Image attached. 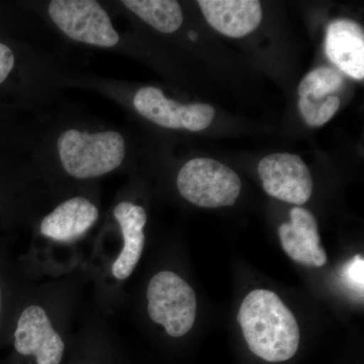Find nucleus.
Wrapping results in <instances>:
<instances>
[{"mask_svg": "<svg viewBox=\"0 0 364 364\" xmlns=\"http://www.w3.org/2000/svg\"><path fill=\"white\" fill-rule=\"evenodd\" d=\"M238 321L254 355L273 363L296 355L299 345L298 322L277 294L267 289L251 291L242 303Z\"/></svg>", "mask_w": 364, "mask_h": 364, "instance_id": "nucleus-1", "label": "nucleus"}, {"mask_svg": "<svg viewBox=\"0 0 364 364\" xmlns=\"http://www.w3.org/2000/svg\"><path fill=\"white\" fill-rule=\"evenodd\" d=\"M60 159L69 176L77 179L95 178L117 169L124 161V141L121 134L64 132L58 140Z\"/></svg>", "mask_w": 364, "mask_h": 364, "instance_id": "nucleus-2", "label": "nucleus"}, {"mask_svg": "<svg viewBox=\"0 0 364 364\" xmlns=\"http://www.w3.org/2000/svg\"><path fill=\"white\" fill-rule=\"evenodd\" d=\"M9 337L18 355L33 358L37 364H61L65 341L51 314L42 304L20 301Z\"/></svg>", "mask_w": 364, "mask_h": 364, "instance_id": "nucleus-3", "label": "nucleus"}, {"mask_svg": "<svg viewBox=\"0 0 364 364\" xmlns=\"http://www.w3.org/2000/svg\"><path fill=\"white\" fill-rule=\"evenodd\" d=\"M147 301L151 320L161 325L170 337L179 338L193 329L198 306L196 294L177 273H156L148 284Z\"/></svg>", "mask_w": 364, "mask_h": 364, "instance_id": "nucleus-4", "label": "nucleus"}, {"mask_svg": "<svg viewBox=\"0 0 364 364\" xmlns=\"http://www.w3.org/2000/svg\"><path fill=\"white\" fill-rule=\"evenodd\" d=\"M179 193L200 208L233 205L241 191L238 174L222 163L196 158L184 165L177 176Z\"/></svg>", "mask_w": 364, "mask_h": 364, "instance_id": "nucleus-5", "label": "nucleus"}, {"mask_svg": "<svg viewBox=\"0 0 364 364\" xmlns=\"http://www.w3.org/2000/svg\"><path fill=\"white\" fill-rule=\"evenodd\" d=\"M49 14L60 30L71 39L98 47L119 43L111 18L95 0H53Z\"/></svg>", "mask_w": 364, "mask_h": 364, "instance_id": "nucleus-6", "label": "nucleus"}, {"mask_svg": "<svg viewBox=\"0 0 364 364\" xmlns=\"http://www.w3.org/2000/svg\"><path fill=\"white\" fill-rule=\"evenodd\" d=\"M258 174L268 195L282 202L301 205L312 196V174L298 155L277 153L262 158Z\"/></svg>", "mask_w": 364, "mask_h": 364, "instance_id": "nucleus-7", "label": "nucleus"}, {"mask_svg": "<svg viewBox=\"0 0 364 364\" xmlns=\"http://www.w3.org/2000/svg\"><path fill=\"white\" fill-rule=\"evenodd\" d=\"M139 114L153 123L168 129L205 130L215 117L214 107L205 104L181 105L164 97L159 88H141L134 97Z\"/></svg>", "mask_w": 364, "mask_h": 364, "instance_id": "nucleus-8", "label": "nucleus"}, {"mask_svg": "<svg viewBox=\"0 0 364 364\" xmlns=\"http://www.w3.org/2000/svg\"><path fill=\"white\" fill-rule=\"evenodd\" d=\"M343 85V75L330 67H320L306 74L298 91L299 112L308 126H323L335 116L341 104L335 93Z\"/></svg>", "mask_w": 364, "mask_h": 364, "instance_id": "nucleus-9", "label": "nucleus"}, {"mask_svg": "<svg viewBox=\"0 0 364 364\" xmlns=\"http://www.w3.org/2000/svg\"><path fill=\"white\" fill-rule=\"evenodd\" d=\"M291 223L279 229L282 248L291 259L306 267H322L327 263V254L320 245L318 223L306 208L291 210Z\"/></svg>", "mask_w": 364, "mask_h": 364, "instance_id": "nucleus-10", "label": "nucleus"}, {"mask_svg": "<svg viewBox=\"0 0 364 364\" xmlns=\"http://www.w3.org/2000/svg\"><path fill=\"white\" fill-rule=\"evenodd\" d=\"M114 215L121 230L123 246L112 263L111 273L114 279L124 282L131 277L142 257L147 213L141 205L122 202L114 208Z\"/></svg>", "mask_w": 364, "mask_h": 364, "instance_id": "nucleus-11", "label": "nucleus"}, {"mask_svg": "<svg viewBox=\"0 0 364 364\" xmlns=\"http://www.w3.org/2000/svg\"><path fill=\"white\" fill-rule=\"evenodd\" d=\"M325 52L340 71L356 80L364 78V33L355 21L339 18L326 31Z\"/></svg>", "mask_w": 364, "mask_h": 364, "instance_id": "nucleus-12", "label": "nucleus"}, {"mask_svg": "<svg viewBox=\"0 0 364 364\" xmlns=\"http://www.w3.org/2000/svg\"><path fill=\"white\" fill-rule=\"evenodd\" d=\"M198 4L210 26L227 37H244L262 20L257 0H200Z\"/></svg>", "mask_w": 364, "mask_h": 364, "instance_id": "nucleus-13", "label": "nucleus"}, {"mask_svg": "<svg viewBox=\"0 0 364 364\" xmlns=\"http://www.w3.org/2000/svg\"><path fill=\"white\" fill-rule=\"evenodd\" d=\"M100 212L87 198L76 196L62 203L46 215L40 232L45 238L60 243L77 240L97 223Z\"/></svg>", "mask_w": 364, "mask_h": 364, "instance_id": "nucleus-14", "label": "nucleus"}, {"mask_svg": "<svg viewBox=\"0 0 364 364\" xmlns=\"http://www.w3.org/2000/svg\"><path fill=\"white\" fill-rule=\"evenodd\" d=\"M123 4L161 33L176 32L183 21L181 7L173 0H124Z\"/></svg>", "mask_w": 364, "mask_h": 364, "instance_id": "nucleus-15", "label": "nucleus"}, {"mask_svg": "<svg viewBox=\"0 0 364 364\" xmlns=\"http://www.w3.org/2000/svg\"><path fill=\"white\" fill-rule=\"evenodd\" d=\"M20 303L13 272L0 255V342L11 334L14 312Z\"/></svg>", "mask_w": 364, "mask_h": 364, "instance_id": "nucleus-16", "label": "nucleus"}, {"mask_svg": "<svg viewBox=\"0 0 364 364\" xmlns=\"http://www.w3.org/2000/svg\"><path fill=\"white\" fill-rule=\"evenodd\" d=\"M341 277L344 284L358 296H363L364 291V259L363 256L356 255L342 268Z\"/></svg>", "mask_w": 364, "mask_h": 364, "instance_id": "nucleus-17", "label": "nucleus"}, {"mask_svg": "<svg viewBox=\"0 0 364 364\" xmlns=\"http://www.w3.org/2000/svg\"><path fill=\"white\" fill-rule=\"evenodd\" d=\"M14 66V53L6 45L0 43V83L6 80Z\"/></svg>", "mask_w": 364, "mask_h": 364, "instance_id": "nucleus-18", "label": "nucleus"}]
</instances>
